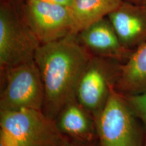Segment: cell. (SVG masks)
Masks as SVG:
<instances>
[{"instance_id": "10", "label": "cell", "mask_w": 146, "mask_h": 146, "mask_svg": "<svg viewBox=\"0 0 146 146\" xmlns=\"http://www.w3.org/2000/svg\"><path fill=\"white\" fill-rule=\"evenodd\" d=\"M56 123L64 136L70 137L78 143H89L97 133L93 116L76 99L63 108Z\"/></svg>"}, {"instance_id": "12", "label": "cell", "mask_w": 146, "mask_h": 146, "mask_svg": "<svg viewBox=\"0 0 146 146\" xmlns=\"http://www.w3.org/2000/svg\"><path fill=\"white\" fill-rule=\"evenodd\" d=\"M123 0H72L70 8L74 32L78 33L98 20L106 17Z\"/></svg>"}, {"instance_id": "16", "label": "cell", "mask_w": 146, "mask_h": 146, "mask_svg": "<svg viewBox=\"0 0 146 146\" xmlns=\"http://www.w3.org/2000/svg\"><path fill=\"white\" fill-rule=\"evenodd\" d=\"M138 5H146V0H124Z\"/></svg>"}, {"instance_id": "11", "label": "cell", "mask_w": 146, "mask_h": 146, "mask_svg": "<svg viewBox=\"0 0 146 146\" xmlns=\"http://www.w3.org/2000/svg\"><path fill=\"white\" fill-rule=\"evenodd\" d=\"M115 87L128 95L146 91V41L131 52L119 72Z\"/></svg>"}, {"instance_id": "9", "label": "cell", "mask_w": 146, "mask_h": 146, "mask_svg": "<svg viewBox=\"0 0 146 146\" xmlns=\"http://www.w3.org/2000/svg\"><path fill=\"white\" fill-rule=\"evenodd\" d=\"M108 18L127 50L133 52L146 41V5L123 0Z\"/></svg>"}, {"instance_id": "17", "label": "cell", "mask_w": 146, "mask_h": 146, "mask_svg": "<svg viewBox=\"0 0 146 146\" xmlns=\"http://www.w3.org/2000/svg\"><path fill=\"white\" fill-rule=\"evenodd\" d=\"M0 146H12L10 143H8L5 139L0 137Z\"/></svg>"}, {"instance_id": "5", "label": "cell", "mask_w": 146, "mask_h": 146, "mask_svg": "<svg viewBox=\"0 0 146 146\" xmlns=\"http://www.w3.org/2000/svg\"><path fill=\"white\" fill-rule=\"evenodd\" d=\"M135 117L125 98L113 89L94 118L100 146H141Z\"/></svg>"}, {"instance_id": "7", "label": "cell", "mask_w": 146, "mask_h": 146, "mask_svg": "<svg viewBox=\"0 0 146 146\" xmlns=\"http://www.w3.org/2000/svg\"><path fill=\"white\" fill-rule=\"evenodd\" d=\"M23 8L27 23L41 44L75 33L68 6L38 0H24Z\"/></svg>"}, {"instance_id": "8", "label": "cell", "mask_w": 146, "mask_h": 146, "mask_svg": "<svg viewBox=\"0 0 146 146\" xmlns=\"http://www.w3.org/2000/svg\"><path fill=\"white\" fill-rule=\"evenodd\" d=\"M77 36L92 56L120 62L127 60L132 52L122 44L108 16L82 29L78 33Z\"/></svg>"}, {"instance_id": "13", "label": "cell", "mask_w": 146, "mask_h": 146, "mask_svg": "<svg viewBox=\"0 0 146 146\" xmlns=\"http://www.w3.org/2000/svg\"><path fill=\"white\" fill-rule=\"evenodd\" d=\"M125 99L136 117L141 120L146 125V91L128 95L125 97Z\"/></svg>"}, {"instance_id": "19", "label": "cell", "mask_w": 146, "mask_h": 146, "mask_svg": "<svg viewBox=\"0 0 146 146\" xmlns=\"http://www.w3.org/2000/svg\"><path fill=\"white\" fill-rule=\"evenodd\" d=\"M144 146H146V141H145V145H144Z\"/></svg>"}, {"instance_id": "3", "label": "cell", "mask_w": 146, "mask_h": 146, "mask_svg": "<svg viewBox=\"0 0 146 146\" xmlns=\"http://www.w3.org/2000/svg\"><path fill=\"white\" fill-rule=\"evenodd\" d=\"M0 137L12 146H60L67 139L42 110L0 111Z\"/></svg>"}, {"instance_id": "1", "label": "cell", "mask_w": 146, "mask_h": 146, "mask_svg": "<svg viewBox=\"0 0 146 146\" xmlns=\"http://www.w3.org/2000/svg\"><path fill=\"white\" fill-rule=\"evenodd\" d=\"M77 34L41 44L34 56L44 86L43 111L54 120L67 104L76 99L78 81L92 56Z\"/></svg>"}, {"instance_id": "4", "label": "cell", "mask_w": 146, "mask_h": 146, "mask_svg": "<svg viewBox=\"0 0 146 146\" xmlns=\"http://www.w3.org/2000/svg\"><path fill=\"white\" fill-rule=\"evenodd\" d=\"M5 85L0 97V111L43 110L45 90L34 59L1 71Z\"/></svg>"}, {"instance_id": "6", "label": "cell", "mask_w": 146, "mask_h": 146, "mask_svg": "<svg viewBox=\"0 0 146 146\" xmlns=\"http://www.w3.org/2000/svg\"><path fill=\"white\" fill-rule=\"evenodd\" d=\"M118 62L92 56L82 73L76 88V100L94 118L115 89L120 68Z\"/></svg>"}, {"instance_id": "18", "label": "cell", "mask_w": 146, "mask_h": 146, "mask_svg": "<svg viewBox=\"0 0 146 146\" xmlns=\"http://www.w3.org/2000/svg\"><path fill=\"white\" fill-rule=\"evenodd\" d=\"M9 1V0H0V1Z\"/></svg>"}, {"instance_id": "15", "label": "cell", "mask_w": 146, "mask_h": 146, "mask_svg": "<svg viewBox=\"0 0 146 146\" xmlns=\"http://www.w3.org/2000/svg\"><path fill=\"white\" fill-rule=\"evenodd\" d=\"M60 146H87L85 143H78V142H73L70 141L69 140L66 139L65 141H64L62 143Z\"/></svg>"}, {"instance_id": "14", "label": "cell", "mask_w": 146, "mask_h": 146, "mask_svg": "<svg viewBox=\"0 0 146 146\" xmlns=\"http://www.w3.org/2000/svg\"><path fill=\"white\" fill-rule=\"evenodd\" d=\"M38 1H45V2H49V3H58V4L66 5V6L69 7L70 5L71 1H72V0H38Z\"/></svg>"}, {"instance_id": "2", "label": "cell", "mask_w": 146, "mask_h": 146, "mask_svg": "<svg viewBox=\"0 0 146 146\" xmlns=\"http://www.w3.org/2000/svg\"><path fill=\"white\" fill-rule=\"evenodd\" d=\"M24 0L0 3V66L1 70L34 59L41 42L27 23Z\"/></svg>"}]
</instances>
